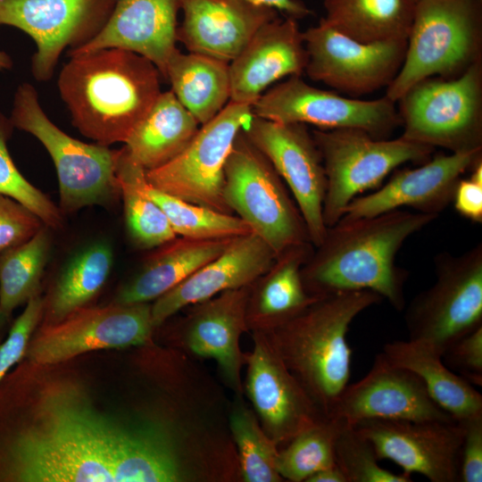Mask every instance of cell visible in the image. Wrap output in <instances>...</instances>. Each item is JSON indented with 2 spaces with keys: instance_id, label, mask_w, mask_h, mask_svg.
Returning a JSON list of instances; mask_svg holds the SVG:
<instances>
[{
  "instance_id": "obj_15",
  "label": "cell",
  "mask_w": 482,
  "mask_h": 482,
  "mask_svg": "<svg viewBox=\"0 0 482 482\" xmlns=\"http://www.w3.org/2000/svg\"><path fill=\"white\" fill-rule=\"evenodd\" d=\"M151 308L147 303L80 308L42 328L30 338L25 357L52 365L90 351L143 345L154 328Z\"/></svg>"
},
{
  "instance_id": "obj_27",
  "label": "cell",
  "mask_w": 482,
  "mask_h": 482,
  "mask_svg": "<svg viewBox=\"0 0 482 482\" xmlns=\"http://www.w3.org/2000/svg\"><path fill=\"white\" fill-rule=\"evenodd\" d=\"M382 354L393 364L415 373L429 395L454 420L461 421L482 415V395L461 376L452 371L442 355L418 340L386 343Z\"/></svg>"
},
{
  "instance_id": "obj_17",
  "label": "cell",
  "mask_w": 482,
  "mask_h": 482,
  "mask_svg": "<svg viewBox=\"0 0 482 482\" xmlns=\"http://www.w3.org/2000/svg\"><path fill=\"white\" fill-rule=\"evenodd\" d=\"M352 426L372 444L379 460L394 461L404 473L431 482L460 481L461 421L370 419Z\"/></svg>"
},
{
  "instance_id": "obj_1",
  "label": "cell",
  "mask_w": 482,
  "mask_h": 482,
  "mask_svg": "<svg viewBox=\"0 0 482 482\" xmlns=\"http://www.w3.org/2000/svg\"><path fill=\"white\" fill-rule=\"evenodd\" d=\"M169 436L100 412L75 384L52 383L26 418L0 425V481H181L186 471Z\"/></svg>"
},
{
  "instance_id": "obj_31",
  "label": "cell",
  "mask_w": 482,
  "mask_h": 482,
  "mask_svg": "<svg viewBox=\"0 0 482 482\" xmlns=\"http://www.w3.org/2000/svg\"><path fill=\"white\" fill-rule=\"evenodd\" d=\"M311 243L296 245L278 255L255 297L248 303L246 321L270 329L294 316L317 296L309 295L302 278V268L312 253Z\"/></svg>"
},
{
  "instance_id": "obj_25",
  "label": "cell",
  "mask_w": 482,
  "mask_h": 482,
  "mask_svg": "<svg viewBox=\"0 0 482 482\" xmlns=\"http://www.w3.org/2000/svg\"><path fill=\"white\" fill-rule=\"evenodd\" d=\"M248 301L249 286L224 291L196 303L185 337L194 353L217 362L223 376L237 391L240 390L244 359L239 337L247 326Z\"/></svg>"
},
{
  "instance_id": "obj_22",
  "label": "cell",
  "mask_w": 482,
  "mask_h": 482,
  "mask_svg": "<svg viewBox=\"0 0 482 482\" xmlns=\"http://www.w3.org/2000/svg\"><path fill=\"white\" fill-rule=\"evenodd\" d=\"M177 41L188 52L232 62L278 11L247 0H179Z\"/></svg>"
},
{
  "instance_id": "obj_4",
  "label": "cell",
  "mask_w": 482,
  "mask_h": 482,
  "mask_svg": "<svg viewBox=\"0 0 482 482\" xmlns=\"http://www.w3.org/2000/svg\"><path fill=\"white\" fill-rule=\"evenodd\" d=\"M381 300L369 290L317 296L302 311L269 329L272 348L326 419L349 384V327L362 312Z\"/></svg>"
},
{
  "instance_id": "obj_20",
  "label": "cell",
  "mask_w": 482,
  "mask_h": 482,
  "mask_svg": "<svg viewBox=\"0 0 482 482\" xmlns=\"http://www.w3.org/2000/svg\"><path fill=\"white\" fill-rule=\"evenodd\" d=\"M245 387L262 429L277 445L287 444L326 419L286 368L267 337H256L246 357Z\"/></svg>"
},
{
  "instance_id": "obj_5",
  "label": "cell",
  "mask_w": 482,
  "mask_h": 482,
  "mask_svg": "<svg viewBox=\"0 0 482 482\" xmlns=\"http://www.w3.org/2000/svg\"><path fill=\"white\" fill-rule=\"evenodd\" d=\"M482 62V0H417L403 65L386 88L396 103L431 77L454 79Z\"/></svg>"
},
{
  "instance_id": "obj_19",
  "label": "cell",
  "mask_w": 482,
  "mask_h": 482,
  "mask_svg": "<svg viewBox=\"0 0 482 482\" xmlns=\"http://www.w3.org/2000/svg\"><path fill=\"white\" fill-rule=\"evenodd\" d=\"M479 160L482 152L451 153L437 154L413 169H396L376 191L351 201L340 219L371 217L403 207L438 215L452 204L460 179Z\"/></svg>"
},
{
  "instance_id": "obj_10",
  "label": "cell",
  "mask_w": 482,
  "mask_h": 482,
  "mask_svg": "<svg viewBox=\"0 0 482 482\" xmlns=\"http://www.w3.org/2000/svg\"><path fill=\"white\" fill-rule=\"evenodd\" d=\"M436 280L406 308L409 339L441 355L455 341L482 326V244L434 259Z\"/></svg>"
},
{
  "instance_id": "obj_29",
  "label": "cell",
  "mask_w": 482,
  "mask_h": 482,
  "mask_svg": "<svg viewBox=\"0 0 482 482\" xmlns=\"http://www.w3.org/2000/svg\"><path fill=\"white\" fill-rule=\"evenodd\" d=\"M171 91L200 125L215 117L230 101L229 63L179 49L165 73Z\"/></svg>"
},
{
  "instance_id": "obj_9",
  "label": "cell",
  "mask_w": 482,
  "mask_h": 482,
  "mask_svg": "<svg viewBox=\"0 0 482 482\" xmlns=\"http://www.w3.org/2000/svg\"><path fill=\"white\" fill-rule=\"evenodd\" d=\"M327 178L323 220L337 223L360 194L378 187L385 178L406 162L423 163L435 148L403 138H376L358 129H315Z\"/></svg>"
},
{
  "instance_id": "obj_43",
  "label": "cell",
  "mask_w": 482,
  "mask_h": 482,
  "mask_svg": "<svg viewBox=\"0 0 482 482\" xmlns=\"http://www.w3.org/2000/svg\"><path fill=\"white\" fill-rule=\"evenodd\" d=\"M464 434L460 454V481H482V415L461 420Z\"/></svg>"
},
{
  "instance_id": "obj_39",
  "label": "cell",
  "mask_w": 482,
  "mask_h": 482,
  "mask_svg": "<svg viewBox=\"0 0 482 482\" xmlns=\"http://www.w3.org/2000/svg\"><path fill=\"white\" fill-rule=\"evenodd\" d=\"M13 126L0 112V194L5 195L29 209L46 227L61 228V210L19 171L7 149Z\"/></svg>"
},
{
  "instance_id": "obj_40",
  "label": "cell",
  "mask_w": 482,
  "mask_h": 482,
  "mask_svg": "<svg viewBox=\"0 0 482 482\" xmlns=\"http://www.w3.org/2000/svg\"><path fill=\"white\" fill-rule=\"evenodd\" d=\"M44 308V300L37 295L26 303L25 309L12 323L5 340L0 345V383L10 369L25 356Z\"/></svg>"
},
{
  "instance_id": "obj_34",
  "label": "cell",
  "mask_w": 482,
  "mask_h": 482,
  "mask_svg": "<svg viewBox=\"0 0 482 482\" xmlns=\"http://www.w3.org/2000/svg\"><path fill=\"white\" fill-rule=\"evenodd\" d=\"M50 246L47 229L43 227L30 239L0 255V313L5 319L38 295Z\"/></svg>"
},
{
  "instance_id": "obj_49",
  "label": "cell",
  "mask_w": 482,
  "mask_h": 482,
  "mask_svg": "<svg viewBox=\"0 0 482 482\" xmlns=\"http://www.w3.org/2000/svg\"><path fill=\"white\" fill-rule=\"evenodd\" d=\"M417 1V0H416Z\"/></svg>"
},
{
  "instance_id": "obj_23",
  "label": "cell",
  "mask_w": 482,
  "mask_h": 482,
  "mask_svg": "<svg viewBox=\"0 0 482 482\" xmlns=\"http://www.w3.org/2000/svg\"><path fill=\"white\" fill-rule=\"evenodd\" d=\"M306 62L296 19L278 17L265 23L229 62L230 101L252 105L273 83L302 76Z\"/></svg>"
},
{
  "instance_id": "obj_38",
  "label": "cell",
  "mask_w": 482,
  "mask_h": 482,
  "mask_svg": "<svg viewBox=\"0 0 482 482\" xmlns=\"http://www.w3.org/2000/svg\"><path fill=\"white\" fill-rule=\"evenodd\" d=\"M334 452L336 464L347 482L411 481L407 473L395 474L380 467L372 444L352 425L343 422Z\"/></svg>"
},
{
  "instance_id": "obj_6",
  "label": "cell",
  "mask_w": 482,
  "mask_h": 482,
  "mask_svg": "<svg viewBox=\"0 0 482 482\" xmlns=\"http://www.w3.org/2000/svg\"><path fill=\"white\" fill-rule=\"evenodd\" d=\"M10 120L34 136L46 148L56 169L61 212L104 204L120 195L116 167L120 150L78 140L51 121L31 84L21 83L13 97Z\"/></svg>"
},
{
  "instance_id": "obj_37",
  "label": "cell",
  "mask_w": 482,
  "mask_h": 482,
  "mask_svg": "<svg viewBox=\"0 0 482 482\" xmlns=\"http://www.w3.org/2000/svg\"><path fill=\"white\" fill-rule=\"evenodd\" d=\"M229 423L243 479L246 482L282 481L277 470V445L260 427L253 413L239 403L233 409Z\"/></svg>"
},
{
  "instance_id": "obj_24",
  "label": "cell",
  "mask_w": 482,
  "mask_h": 482,
  "mask_svg": "<svg viewBox=\"0 0 482 482\" xmlns=\"http://www.w3.org/2000/svg\"><path fill=\"white\" fill-rule=\"evenodd\" d=\"M179 0H116L101 32L71 57L104 48L137 53L151 61L165 78L168 62L178 50Z\"/></svg>"
},
{
  "instance_id": "obj_48",
  "label": "cell",
  "mask_w": 482,
  "mask_h": 482,
  "mask_svg": "<svg viewBox=\"0 0 482 482\" xmlns=\"http://www.w3.org/2000/svg\"><path fill=\"white\" fill-rule=\"evenodd\" d=\"M7 319H5L1 313H0V328L2 327V325L4 323V321L6 320Z\"/></svg>"
},
{
  "instance_id": "obj_30",
  "label": "cell",
  "mask_w": 482,
  "mask_h": 482,
  "mask_svg": "<svg viewBox=\"0 0 482 482\" xmlns=\"http://www.w3.org/2000/svg\"><path fill=\"white\" fill-rule=\"evenodd\" d=\"M320 20L356 41L407 40L416 0H324Z\"/></svg>"
},
{
  "instance_id": "obj_21",
  "label": "cell",
  "mask_w": 482,
  "mask_h": 482,
  "mask_svg": "<svg viewBox=\"0 0 482 482\" xmlns=\"http://www.w3.org/2000/svg\"><path fill=\"white\" fill-rule=\"evenodd\" d=\"M276 259L272 249L253 232L231 238L221 253L154 301L151 308L154 327L187 305L250 286Z\"/></svg>"
},
{
  "instance_id": "obj_41",
  "label": "cell",
  "mask_w": 482,
  "mask_h": 482,
  "mask_svg": "<svg viewBox=\"0 0 482 482\" xmlns=\"http://www.w3.org/2000/svg\"><path fill=\"white\" fill-rule=\"evenodd\" d=\"M43 225V221L29 209L0 194V255L30 239Z\"/></svg>"
},
{
  "instance_id": "obj_8",
  "label": "cell",
  "mask_w": 482,
  "mask_h": 482,
  "mask_svg": "<svg viewBox=\"0 0 482 482\" xmlns=\"http://www.w3.org/2000/svg\"><path fill=\"white\" fill-rule=\"evenodd\" d=\"M396 104L403 138L451 153L482 152V62L454 79L420 80Z\"/></svg>"
},
{
  "instance_id": "obj_46",
  "label": "cell",
  "mask_w": 482,
  "mask_h": 482,
  "mask_svg": "<svg viewBox=\"0 0 482 482\" xmlns=\"http://www.w3.org/2000/svg\"><path fill=\"white\" fill-rule=\"evenodd\" d=\"M306 482H347L342 470L336 465L322 469L311 475Z\"/></svg>"
},
{
  "instance_id": "obj_7",
  "label": "cell",
  "mask_w": 482,
  "mask_h": 482,
  "mask_svg": "<svg viewBox=\"0 0 482 482\" xmlns=\"http://www.w3.org/2000/svg\"><path fill=\"white\" fill-rule=\"evenodd\" d=\"M223 199L230 212H235L277 257L291 247L311 243L284 181L243 129L225 163Z\"/></svg>"
},
{
  "instance_id": "obj_12",
  "label": "cell",
  "mask_w": 482,
  "mask_h": 482,
  "mask_svg": "<svg viewBox=\"0 0 482 482\" xmlns=\"http://www.w3.org/2000/svg\"><path fill=\"white\" fill-rule=\"evenodd\" d=\"M395 104L386 96L374 100L343 96L291 76L265 91L252 104V112L277 122L318 129H358L373 137L387 138L401 126Z\"/></svg>"
},
{
  "instance_id": "obj_14",
  "label": "cell",
  "mask_w": 482,
  "mask_h": 482,
  "mask_svg": "<svg viewBox=\"0 0 482 482\" xmlns=\"http://www.w3.org/2000/svg\"><path fill=\"white\" fill-rule=\"evenodd\" d=\"M312 80L353 97L387 87L399 72L407 40L356 41L323 22L303 31Z\"/></svg>"
},
{
  "instance_id": "obj_16",
  "label": "cell",
  "mask_w": 482,
  "mask_h": 482,
  "mask_svg": "<svg viewBox=\"0 0 482 482\" xmlns=\"http://www.w3.org/2000/svg\"><path fill=\"white\" fill-rule=\"evenodd\" d=\"M243 131L287 185L311 243L314 247L320 245L328 229L323 220L327 178L320 153L307 126L253 115Z\"/></svg>"
},
{
  "instance_id": "obj_36",
  "label": "cell",
  "mask_w": 482,
  "mask_h": 482,
  "mask_svg": "<svg viewBox=\"0 0 482 482\" xmlns=\"http://www.w3.org/2000/svg\"><path fill=\"white\" fill-rule=\"evenodd\" d=\"M343 422L324 419L293 437L278 451L277 470L282 478L305 481L313 473L336 465L335 442Z\"/></svg>"
},
{
  "instance_id": "obj_42",
  "label": "cell",
  "mask_w": 482,
  "mask_h": 482,
  "mask_svg": "<svg viewBox=\"0 0 482 482\" xmlns=\"http://www.w3.org/2000/svg\"><path fill=\"white\" fill-rule=\"evenodd\" d=\"M442 359L472 386H482V326L453 343Z\"/></svg>"
},
{
  "instance_id": "obj_47",
  "label": "cell",
  "mask_w": 482,
  "mask_h": 482,
  "mask_svg": "<svg viewBox=\"0 0 482 482\" xmlns=\"http://www.w3.org/2000/svg\"><path fill=\"white\" fill-rule=\"evenodd\" d=\"M12 64L13 62L11 56L7 53L0 50V71L11 70Z\"/></svg>"
},
{
  "instance_id": "obj_33",
  "label": "cell",
  "mask_w": 482,
  "mask_h": 482,
  "mask_svg": "<svg viewBox=\"0 0 482 482\" xmlns=\"http://www.w3.org/2000/svg\"><path fill=\"white\" fill-rule=\"evenodd\" d=\"M128 231L136 245L152 248L176 238L166 215L146 192V170L122 147L116 167Z\"/></svg>"
},
{
  "instance_id": "obj_35",
  "label": "cell",
  "mask_w": 482,
  "mask_h": 482,
  "mask_svg": "<svg viewBox=\"0 0 482 482\" xmlns=\"http://www.w3.org/2000/svg\"><path fill=\"white\" fill-rule=\"evenodd\" d=\"M146 192L166 215L176 236L191 239H227L251 233L237 215L192 204L149 184Z\"/></svg>"
},
{
  "instance_id": "obj_28",
  "label": "cell",
  "mask_w": 482,
  "mask_h": 482,
  "mask_svg": "<svg viewBox=\"0 0 482 482\" xmlns=\"http://www.w3.org/2000/svg\"><path fill=\"white\" fill-rule=\"evenodd\" d=\"M200 126L171 90L162 92L133 129L123 147L147 171L180 154Z\"/></svg>"
},
{
  "instance_id": "obj_32",
  "label": "cell",
  "mask_w": 482,
  "mask_h": 482,
  "mask_svg": "<svg viewBox=\"0 0 482 482\" xmlns=\"http://www.w3.org/2000/svg\"><path fill=\"white\" fill-rule=\"evenodd\" d=\"M113 263L112 246L94 242L74 254L60 273L48 303L49 323L83 308L105 284Z\"/></svg>"
},
{
  "instance_id": "obj_26",
  "label": "cell",
  "mask_w": 482,
  "mask_h": 482,
  "mask_svg": "<svg viewBox=\"0 0 482 482\" xmlns=\"http://www.w3.org/2000/svg\"><path fill=\"white\" fill-rule=\"evenodd\" d=\"M231 238H175L164 245L118 292L114 303H148L181 283L223 252Z\"/></svg>"
},
{
  "instance_id": "obj_18",
  "label": "cell",
  "mask_w": 482,
  "mask_h": 482,
  "mask_svg": "<svg viewBox=\"0 0 482 482\" xmlns=\"http://www.w3.org/2000/svg\"><path fill=\"white\" fill-rule=\"evenodd\" d=\"M329 419L347 425L370 419L454 421L429 395L422 380L378 353L370 371L348 384Z\"/></svg>"
},
{
  "instance_id": "obj_11",
  "label": "cell",
  "mask_w": 482,
  "mask_h": 482,
  "mask_svg": "<svg viewBox=\"0 0 482 482\" xmlns=\"http://www.w3.org/2000/svg\"><path fill=\"white\" fill-rule=\"evenodd\" d=\"M252 118V105L229 101L200 126L180 154L147 170V181L181 200L231 213L223 199L225 163L237 136Z\"/></svg>"
},
{
  "instance_id": "obj_45",
  "label": "cell",
  "mask_w": 482,
  "mask_h": 482,
  "mask_svg": "<svg viewBox=\"0 0 482 482\" xmlns=\"http://www.w3.org/2000/svg\"><path fill=\"white\" fill-rule=\"evenodd\" d=\"M284 12L287 17L301 19L310 13V10L298 0H247Z\"/></svg>"
},
{
  "instance_id": "obj_13",
  "label": "cell",
  "mask_w": 482,
  "mask_h": 482,
  "mask_svg": "<svg viewBox=\"0 0 482 482\" xmlns=\"http://www.w3.org/2000/svg\"><path fill=\"white\" fill-rule=\"evenodd\" d=\"M116 0H0V26L28 34L37 50L31 73L39 82L51 79L64 51H76L104 29Z\"/></svg>"
},
{
  "instance_id": "obj_2",
  "label": "cell",
  "mask_w": 482,
  "mask_h": 482,
  "mask_svg": "<svg viewBox=\"0 0 482 482\" xmlns=\"http://www.w3.org/2000/svg\"><path fill=\"white\" fill-rule=\"evenodd\" d=\"M436 218L396 209L371 217L340 219L328 227L322 242L302 268L307 293L320 296L369 290L403 311L408 271L395 264L396 254L407 238Z\"/></svg>"
},
{
  "instance_id": "obj_44",
  "label": "cell",
  "mask_w": 482,
  "mask_h": 482,
  "mask_svg": "<svg viewBox=\"0 0 482 482\" xmlns=\"http://www.w3.org/2000/svg\"><path fill=\"white\" fill-rule=\"evenodd\" d=\"M468 178L458 181L452 204L462 217L482 222V160L474 164Z\"/></svg>"
},
{
  "instance_id": "obj_3",
  "label": "cell",
  "mask_w": 482,
  "mask_h": 482,
  "mask_svg": "<svg viewBox=\"0 0 482 482\" xmlns=\"http://www.w3.org/2000/svg\"><path fill=\"white\" fill-rule=\"evenodd\" d=\"M69 58L57 87L72 125L98 145L125 143L162 93L160 71L145 57L120 48Z\"/></svg>"
}]
</instances>
